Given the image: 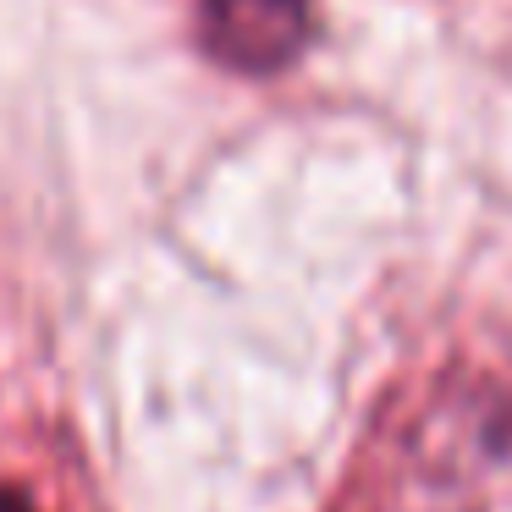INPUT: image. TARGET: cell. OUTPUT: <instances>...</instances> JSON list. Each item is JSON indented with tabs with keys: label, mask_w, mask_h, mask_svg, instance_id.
Segmentation results:
<instances>
[{
	"label": "cell",
	"mask_w": 512,
	"mask_h": 512,
	"mask_svg": "<svg viewBox=\"0 0 512 512\" xmlns=\"http://www.w3.org/2000/svg\"><path fill=\"white\" fill-rule=\"evenodd\" d=\"M309 0H204L199 39L221 67L270 78L309 45Z\"/></svg>",
	"instance_id": "6da1fadb"
},
{
	"label": "cell",
	"mask_w": 512,
	"mask_h": 512,
	"mask_svg": "<svg viewBox=\"0 0 512 512\" xmlns=\"http://www.w3.org/2000/svg\"><path fill=\"white\" fill-rule=\"evenodd\" d=\"M0 512H34V501H28L23 490H12V485H0Z\"/></svg>",
	"instance_id": "7a4b0ae2"
}]
</instances>
